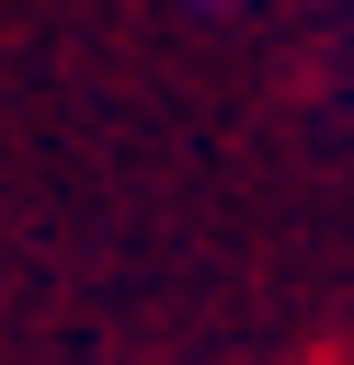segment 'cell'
Listing matches in <instances>:
<instances>
[]
</instances>
